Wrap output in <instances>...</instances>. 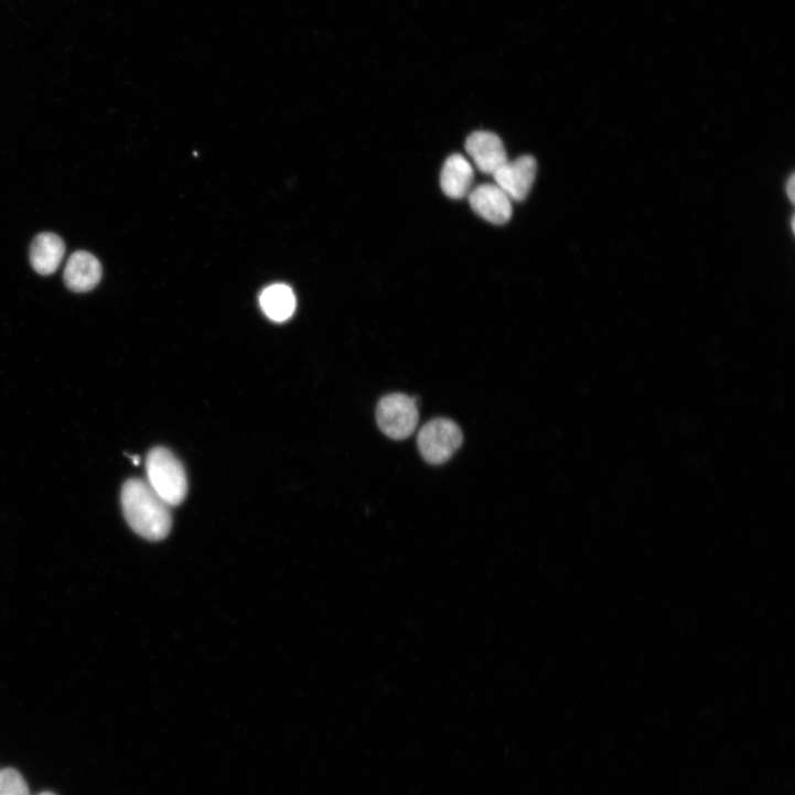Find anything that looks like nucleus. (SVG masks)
<instances>
[{"label":"nucleus","instance_id":"7ed1b4c3","mask_svg":"<svg viewBox=\"0 0 795 795\" xmlns=\"http://www.w3.org/2000/svg\"><path fill=\"white\" fill-rule=\"evenodd\" d=\"M463 443L460 427L447 418H436L426 423L417 439L423 460L432 465H441L456 453Z\"/></svg>","mask_w":795,"mask_h":795},{"label":"nucleus","instance_id":"2eb2a0df","mask_svg":"<svg viewBox=\"0 0 795 795\" xmlns=\"http://www.w3.org/2000/svg\"><path fill=\"white\" fill-rule=\"evenodd\" d=\"M39 795H56V794L53 793V792H43V793H41V794H39Z\"/></svg>","mask_w":795,"mask_h":795},{"label":"nucleus","instance_id":"f8f14e48","mask_svg":"<svg viewBox=\"0 0 795 795\" xmlns=\"http://www.w3.org/2000/svg\"><path fill=\"white\" fill-rule=\"evenodd\" d=\"M0 795H31L24 776L15 769L0 771Z\"/></svg>","mask_w":795,"mask_h":795},{"label":"nucleus","instance_id":"f257e3e1","mask_svg":"<svg viewBox=\"0 0 795 795\" xmlns=\"http://www.w3.org/2000/svg\"><path fill=\"white\" fill-rule=\"evenodd\" d=\"M121 503L128 524L141 537L158 541L171 533V506L153 491L148 481H127L122 487Z\"/></svg>","mask_w":795,"mask_h":795},{"label":"nucleus","instance_id":"ddd939ff","mask_svg":"<svg viewBox=\"0 0 795 795\" xmlns=\"http://www.w3.org/2000/svg\"><path fill=\"white\" fill-rule=\"evenodd\" d=\"M794 181H795V178H794V175H792L789 178L788 182L786 183V194L792 203H794V187H795Z\"/></svg>","mask_w":795,"mask_h":795},{"label":"nucleus","instance_id":"9d476101","mask_svg":"<svg viewBox=\"0 0 795 795\" xmlns=\"http://www.w3.org/2000/svg\"><path fill=\"white\" fill-rule=\"evenodd\" d=\"M474 171L469 161L460 155L450 157L441 172V189L452 200H463L471 191Z\"/></svg>","mask_w":795,"mask_h":795},{"label":"nucleus","instance_id":"20e7f679","mask_svg":"<svg viewBox=\"0 0 795 795\" xmlns=\"http://www.w3.org/2000/svg\"><path fill=\"white\" fill-rule=\"evenodd\" d=\"M380 431L397 441L412 436L419 422L417 399L405 394H390L382 398L376 409Z\"/></svg>","mask_w":795,"mask_h":795},{"label":"nucleus","instance_id":"0eeeda50","mask_svg":"<svg viewBox=\"0 0 795 795\" xmlns=\"http://www.w3.org/2000/svg\"><path fill=\"white\" fill-rule=\"evenodd\" d=\"M465 150L476 168L487 175H494L508 161L502 140L492 132L472 133L466 140Z\"/></svg>","mask_w":795,"mask_h":795},{"label":"nucleus","instance_id":"9b49d317","mask_svg":"<svg viewBox=\"0 0 795 795\" xmlns=\"http://www.w3.org/2000/svg\"><path fill=\"white\" fill-rule=\"evenodd\" d=\"M260 305L270 320L282 323L294 314L297 299L292 289L288 286L275 284L262 292Z\"/></svg>","mask_w":795,"mask_h":795},{"label":"nucleus","instance_id":"39448f33","mask_svg":"<svg viewBox=\"0 0 795 795\" xmlns=\"http://www.w3.org/2000/svg\"><path fill=\"white\" fill-rule=\"evenodd\" d=\"M537 163L533 157L525 155L507 161L493 175L495 184L513 202H523L528 196L535 182Z\"/></svg>","mask_w":795,"mask_h":795},{"label":"nucleus","instance_id":"1a4fd4ad","mask_svg":"<svg viewBox=\"0 0 795 795\" xmlns=\"http://www.w3.org/2000/svg\"><path fill=\"white\" fill-rule=\"evenodd\" d=\"M66 254L64 240L52 233L41 234L31 247V264L42 276H51L57 271Z\"/></svg>","mask_w":795,"mask_h":795},{"label":"nucleus","instance_id":"6e6552de","mask_svg":"<svg viewBox=\"0 0 795 795\" xmlns=\"http://www.w3.org/2000/svg\"><path fill=\"white\" fill-rule=\"evenodd\" d=\"M100 261L87 251L74 254L65 269V283L69 290L84 293L94 290L101 281Z\"/></svg>","mask_w":795,"mask_h":795},{"label":"nucleus","instance_id":"4468645a","mask_svg":"<svg viewBox=\"0 0 795 795\" xmlns=\"http://www.w3.org/2000/svg\"><path fill=\"white\" fill-rule=\"evenodd\" d=\"M135 464H140V458L139 456H132L131 458Z\"/></svg>","mask_w":795,"mask_h":795},{"label":"nucleus","instance_id":"423d86ee","mask_svg":"<svg viewBox=\"0 0 795 795\" xmlns=\"http://www.w3.org/2000/svg\"><path fill=\"white\" fill-rule=\"evenodd\" d=\"M472 210L486 222L504 225L512 218V201L496 184H483L471 191Z\"/></svg>","mask_w":795,"mask_h":795},{"label":"nucleus","instance_id":"f03ea898","mask_svg":"<svg viewBox=\"0 0 795 795\" xmlns=\"http://www.w3.org/2000/svg\"><path fill=\"white\" fill-rule=\"evenodd\" d=\"M148 483L169 505L182 504L189 492V482L182 462L165 448L153 449L147 459Z\"/></svg>","mask_w":795,"mask_h":795}]
</instances>
